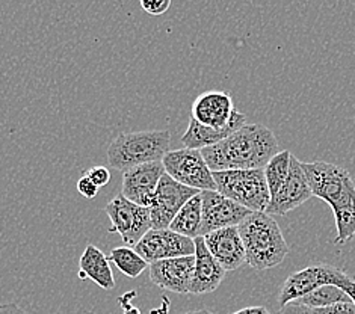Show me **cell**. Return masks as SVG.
I'll use <instances>...</instances> for the list:
<instances>
[{
    "instance_id": "obj_27",
    "label": "cell",
    "mask_w": 355,
    "mask_h": 314,
    "mask_svg": "<svg viewBox=\"0 0 355 314\" xmlns=\"http://www.w3.org/2000/svg\"><path fill=\"white\" fill-rule=\"evenodd\" d=\"M313 314H355V304L354 302L337 304V305H333V307L313 310Z\"/></svg>"
},
{
    "instance_id": "obj_8",
    "label": "cell",
    "mask_w": 355,
    "mask_h": 314,
    "mask_svg": "<svg viewBox=\"0 0 355 314\" xmlns=\"http://www.w3.org/2000/svg\"><path fill=\"white\" fill-rule=\"evenodd\" d=\"M106 215L112 223L111 233H118L123 242L135 248L138 242L151 230L150 209L141 207L118 193L106 204Z\"/></svg>"
},
{
    "instance_id": "obj_16",
    "label": "cell",
    "mask_w": 355,
    "mask_h": 314,
    "mask_svg": "<svg viewBox=\"0 0 355 314\" xmlns=\"http://www.w3.org/2000/svg\"><path fill=\"white\" fill-rule=\"evenodd\" d=\"M202 239L210 254L224 268L225 272L239 269L245 263V246L238 227L209 233Z\"/></svg>"
},
{
    "instance_id": "obj_15",
    "label": "cell",
    "mask_w": 355,
    "mask_h": 314,
    "mask_svg": "<svg viewBox=\"0 0 355 314\" xmlns=\"http://www.w3.org/2000/svg\"><path fill=\"white\" fill-rule=\"evenodd\" d=\"M236 112L233 98L224 91H207L192 103L191 118L210 129H224Z\"/></svg>"
},
{
    "instance_id": "obj_31",
    "label": "cell",
    "mask_w": 355,
    "mask_h": 314,
    "mask_svg": "<svg viewBox=\"0 0 355 314\" xmlns=\"http://www.w3.org/2000/svg\"><path fill=\"white\" fill-rule=\"evenodd\" d=\"M233 314H270L265 307H260V305H256V307H247L242 308L239 311H236Z\"/></svg>"
},
{
    "instance_id": "obj_11",
    "label": "cell",
    "mask_w": 355,
    "mask_h": 314,
    "mask_svg": "<svg viewBox=\"0 0 355 314\" xmlns=\"http://www.w3.org/2000/svg\"><path fill=\"white\" fill-rule=\"evenodd\" d=\"M200 195L202 207L201 237L223 230V228L239 227V224L251 215L250 210L236 204L234 201L228 200L218 191H202Z\"/></svg>"
},
{
    "instance_id": "obj_26",
    "label": "cell",
    "mask_w": 355,
    "mask_h": 314,
    "mask_svg": "<svg viewBox=\"0 0 355 314\" xmlns=\"http://www.w3.org/2000/svg\"><path fill=\"white\" fill-rule=\"evenodd\" d=\"M78 191H79V193L82 195V197H85V198H88V200H92V198H96L97 197V193H98V188L97 186L92 183L89 178L87 177V175H83V177H80L79 178V182H78Z\"/></svg>"
},
{
    "instance_id": "obj_5",
    "label": "cell",
    "mask_w": 355,
    "mask_h": 314,
    "mask_svg": "<svg viewBox=\"0 0 355 314\" xmlns=\"http://www.w3.org/2000/svg\"><path fill=\"white\" fill-rule=\"evenodd\" d=\"M216 191L228 200L250 210L251 213H265L270 193L263 169H230L214 173Z\"/></svg>"
},
{
    "instance_id": "obj_13",
    "label": "cell",
    "mask_w": 355,
    "mask_h": 314,
    "mask_svg": "<svg viewBox=\"0 0 355 314\" xmlns=\"http://www.w3.org/2000/svg\"><path fill=\"white\" fill-rule=\"evenodd\" d=\"M165 174L162 162H153L132 168L123 174L121 195L141 207L153 204L160 178Z\"/></svg>"
},
{
    "instance_id": "obj_20",
    "label": "cell",
    "mask_w": 355,
    "mask_h": 314,
    "mask_svg": "<svg viewBox=\"0 0 355 314\" xmlns=\"http://www.w3.org/2000/svg\"><path fill=\"white\" fill-rule=\"evenodd\" d=\"M202 220V207H201V195H196L182 207L179 213L175 215L170 225V230L179 233L189 239H197L201 230Z\"/></svg>"
},
{
    "instance_id": "obj_7",
    "label": "cell",
    "mask_w": 355,
    "mask_h": 314,
    "mask_svg": "<svg viewBox=\"0 0 355 314\" xmlns=\"http://www.w3.org/2000/svg\"><path fill=\"white\" fill-rule=\"evenodd\" d=\"M165 173L183 186L202 191H216L214 173L210 171L200 150L179 148L168 151L162 159Z\"/></svg>"
},
{
    "instance_id": "obj_22",
    "label": "cell",
    "mask_w": 355,
    "mask_h": 314,
    "mask_svg": "<svg viewBox=\"0 0 355 314\" xmlns=\"http://www.w3.org/2000/svg\"><path fill=\"white\" fill-rule=\"evenodd\" d=\"M109 261H112L121 274L129 278H138L150 265L130 246H118L109 252Z\"/></svg>"
},
{
    "instance_id": "obj_10",
    "label": "cell",
    "mask_w": 355,
    "mask_h": 314,
    "mask_svg": "<svg viewBox=\"0 0 355 314\" xmlns=\"http://www.w3.org/2000/svg\"><path fill=\"white\" fill-rule=\"evenodd\" d=\"M148 265L160 260L188 257L196 254V242L189 237L175 233L170 228L151 230L133 248Z\"/></svg>"
},
{
    "instance_id": "obj_14",
    "label": "cell",
    "mask_w": 355,
    "mask_h": 314,
    "mask_svg": "<svg viewBox=\"0 0 355 314\" xmlns=\"http://www.w3.org/2000/svg\"><path fill=\"white\" fill-rule=\"evenodd\" d=\"M193 268H196V256L160 260L148 266L150 279L164 290L188 295L191 293Z\"/></svg>"
},
{
    "instance_id": "obj_32",
    "label": "cell",
    "mask_w": 355,
    "mask_h": 314,
    "mask_svg": "<svg viewBox=\"0 0 355 314\" xmlns=\"http://www.w3.org/2000/svg\"><path fill=\"white\" fill-rule=\"evenodd\" d=\"M183 314H215V313L209 311V310H193V311H186Z\"/></svg>"
},
{
    "instance_id": "obj_18",
    "label": "cell",
    "mask_w": 355,
    "mask_h": 314,
    "mask_svg": "<svg viewBox=\"0 0 355 314\" xmlns=\"http://www.w3.org/2000/svg\"><path fill=\"white\" fill-rule=\"evenodd\" d=\"M245 124H247V116L241 114L239 110H236L230 123H228L224 129H210V127L201 125L200 123L193 120V118H191L188 129H186L182 137V143L184 148L201 151L223 142L224 139L230 137V134L238 132Z\"/></svg>"
},
{
    "instance_id": "obj_29",
    "label": "cell",
    "mask_w": 355,
    "mask_h": 314,
    "mask_svg": "<svg viewBox=\"0 0 355 314\" xmlns=\"http://www.w3.org/2000/svg\"><path fill=\"white\" fill-rule=\"evenodd\" d=\"M275 314H313V310L304 307V305H298L295 302H291L278 310Z\"/></svg>"
},
{
    "instance_id": "obj_3",
    "label": "cell",
    "mask_w": 355,
    "mask_h": 314,
    "mask_svg": "<svg viewBox=\"0 0 355 314\" xmlns=\"http://www.w3.org/2000/svg\"><path fill=\"white\" fill-rule=\"evenodd\" d=\"M238 230L245 246V263L252 269L275 268L289 254L280 225L268 213H251Z\"/></svg>"
},
{
    "instance_id": "obj_21",
    "label": "cell",
    "mask_w": 355,
    "mask_h": 314,
    "mask_svg": "<svg viewBox=\"0 0 355 314\" xmlns=\"http://www.w3.org/2000/svg\"><path fill=\"white\" fill-rule=\"evenodd\" d=\"M293 302L298 305H304V307H307L310 310H318V308L333 307V305H337V304H348L352 301L348 296V293H346L340 286L327 284L307 293L306 296H302V298Z\"/></svg>"
},
{
    "instance_id": "obj_4",
    "label": "cell",
    "mask_w": 355,
    "mask_h": 314,
    "mask_svg": "<svg viewBox=\"0 0 355 314\" xmlns=\"http://www.w3.org/2000/svg\"><path fill=\"white\" fill-rule=\"evenodd\" d=\"M170 143L171 133L168 130L120 133L107 148L109 166L125 173L139 165L162 162Z\"/></svg>"
},
{
    "instance_id": "obj_2",
    "label": "cell",
    "mask_w": 355,
    "mask_h": 314,
    "mask_svg": "<svg viewBox=\"0 0 355 314\" xmlns=\"http://www.w3.org/2000/svg\"><path fill=\"white\" fill-rule=\"evenodd\" d=\"M313 197L328 202L336 218V245L355 237V182L345 168L329 162H301Z\"/></svg>"
},
{
    "instance_id": "obj_9",
    "label": "cell",
    "mask_w": 355,
    "mask_h": 314,
    "mask_svg": "<svg viewBox=\"0 0 355 314\" xmlns=\"http://www.w3.org/2000/svg\"><path fill=\"white\" fill-rule=\"evenodd\" d=\"M198 193V191L183 186L165 173L159 182L153 204L150 206L151 228H155V230L170 228L182 207Z\"/></svg>"
},
{
    "instance_id": "obj_1",
    "label": "cell",
    "mask_w": 355,
    "mask_h": 314,
    "mask_svg": "<svg viewBox=\"0 0 355 314\" xmlns=\"http://www.w3.org/2000/svg\"><path fill=\"white\" fill-rule=\"evenodd\" d=\"M280 151L274 132L263 124H245L214 147L201 150L212 173L230 169H263Z\"/></svg>"
},
{
    "instance_id": "obj_25",
    "label": "cell",
    "mask_w": 355,
    "mask_h": 314,
    "mask_svg": "<svg viewBox=\"0 0 355 314\" xmlns=\"http://www.w3.org/2000/svg\"><path fill=\"white\" fill-rule=\"evenodd\" d=\"M170 0H142L141 8L150 15H162L170 10Z\"/></svg>"
},
{
    "instance_id": "obj_12",
    "label": "cell",
    "mask_w": 355,
    "mask_h": 314,
    "mask_svg": "<svg viewBox=\"0 0 355 314\" xmlns=\"http://www.w3.org/2000/svg\"><path fill=\"white\" fill-rule=\"evenodd\" d=\"M311 197L313 193L307 177L304 174L301 160L292 155L289 175L274 197H270L265 213L270 216H284L289 211L302 206L304 202H307Z\"/></svg>"
},
{
    "instance_id": "obj_19",
    "label": "cell",
    "mask_w": 355,
    "mask_h": 314,
    "mask_svg": "<svg viewBox=\"0 0 355 314\" xmlns=\"http://www.w3.org/2000/svg\"><path fill=\"white\" fill-rule=\"evenodd\" d=\"M80 279L89 278L103 290H112L115 287V278L112 268L109 266V259L106 254L94 245H88L79 260Z\"/></svg>"
},
{
    "instance_id": "obj_6",
    "label": "cell",
    "mask_w": 355,
    "mask_h": 314,
    "mask_svg": "<svg viewBox=\"0 0 355 314\" xmlns=\"http://www.w3.org/2000/svg\"><path fill=\"white\" fill-rule=\"evenodd\" d=\"M327 284L340 286L355 304V278L331 265L306 266L287 277L278 295V302L283 307Z\"/></svg>"
},
{
    "instance_id": "obj_30",
    "label": "cell",
    "mask_w": 355,
    "mask_h": 314,
    "mask_svg": "<svg viewBox=\"0 0 355 314\" xmlns=\"http://www.w3.org/2000/svg\"><path fill=\"white\" fill-rule=\"evenodd\" d=\"M0 314H29V313L24 311L17 304L10 302V304H2V305H0Z\"/></svg>"
},
{
    "instance_id": "obj_23",
    "label": "cell",
    "mask_w": 355,
    "mask_h": 314,
    "mask_svg": "<svg viewBox=\"0 0 355 314\" xmlns=\"http://www.w3.org/2000/svg\"><path fill=\"white\" fill-rule=\"evenodd\" d=\"M291 159H292L291 151H287V150L282 151L280 150L263 168L270 197H274V195L278 192V189H280L283 183L286 182L287 175H289Z\"/></svg>"
},
{
    "instance_id": "obj_17",
    "label": "cell",
    "mask_w": 355,
    "mask_h": 314,
    "mask_svg": "<svg viewBox=\"0 0 355 314\" xmlns=\"http://www.w3.org/2000/svg\"><path fill=\"white\" fill-rule=\"evenodd\" d=\"M196 242V268H193V278L191 286L192 295H206L212 293L221 286L225 277L224 268L219 265L215 257L210 254L205 239L198 236Z\"/></svg>"
},
{
    "instance_id": "obj_28",
    "label": "cell",
    "mask_w": 355,
    "mask_h": 314,
    "mask_svg": "<svg viewBox=\"0 0 355 314\" xmlns=\"http://www.w3.org/2000/svg\"><path fill=\"white\" fill-rule=\"evenodd\" d=\"M137 296H138L137 292L130 290V292H125L124 295L120 296V298H118V302H120V305L123 307L124 314H142L141 310L132 304V301L137 298Z\"/></svg>"
},
{
    "instance_id": "obj_24",
    "label": "cell",
    "mask_w": 355,
    "mask_h": 314,
    "mask_svg": "<svg viewBox=\"0 0 355 314\" xmlns=\"http://www.w3.org/2000/svg\"><path fill=\"white\" fill-rule=\"evenodd\" d=\"M89 180L94 183L97 188H103L109 182H111V171L106 166H92L85 174Z\"/></svg>"
}]
</instances>
